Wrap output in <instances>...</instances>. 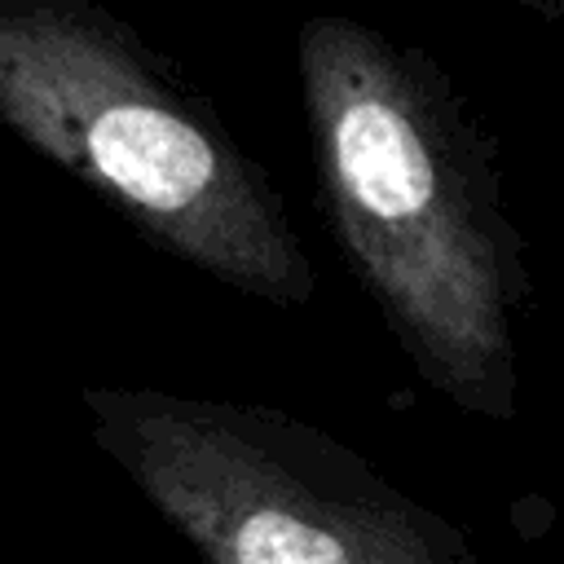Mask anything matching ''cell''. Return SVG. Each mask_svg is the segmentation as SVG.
<instances>
[{
	"mask_svg": "<svg viewBox=\"0 0 564 564\" xmlns=\"http://www.w3.org/2000/svg\"><path fill=\"white\" fill-rule=\"evenodd\" d=\"M84 410L203 564H485L458 524L273 405L84 388Z\"/></svg>",
	"mask_w": 564,
	"mask_h": 564,
	"instance_id": "3",
	"label": "cell"
},
{
	"mask_svg": "<svg viewBox=\"0 0 564 564\" xmlns=\"http://www.w3.org/2000/svg\"><path fill=\"white\" fill-rule=\"evenodd\" d=\"M502 4H516V9H524L533 18H542V22H560L564 18V0H502Z\"/></svg>",
	"mask_w": 564,
	"mask_h": 564,
	"instance_id": "4",
	"label": "cell"
},
{
	"mask_svg": "<svg viewBox=\"0 0 564 564\" xmlns=\"http://www.w3.org/2000/svg\"><path fill=\"white\" fill-rule=\"evenodd\" d=\"M295 62L317 207L348 273L427 388L511 419L533 278L494 132L432 53L357 18H308Z\"/></svg>",
	"mask_w": 564,
	"mask_h": 564,
	"instance_id": "1",
	"label": "cell"
},
{
	"mask_svg": "<svg viewBox=\"0 0 564 564\" xmlns=\"http://www.w3.org/2000/svg\"><path fill=\"white\" fill-rule=\"evenodd\" d=\"M0 123L167 256L278 308L313 300L317 273L264 167L97 0H0Z\"/></svg>",
	"mask_w": 564,
	"mask_h": 564,
	"instance_id": "2",
	"label": "cell"
}]
</instances>
